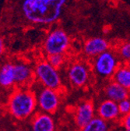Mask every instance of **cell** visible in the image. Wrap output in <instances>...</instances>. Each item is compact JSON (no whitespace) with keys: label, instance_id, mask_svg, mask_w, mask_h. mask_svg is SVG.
Listing matches in <instances>:
<instances>
[{"label":"cell","instance_id":"277c9868","mask_svg":"<svg viewBox=\"0 0 130 131\" xmlns=\"http://www.w3.org/2000/svg\"><path fill=\"white\" fill-rule=\"evenodd\" d=\"M70 45V38L67 33L62 28H55L47 35L43 50L48 56L64 55Z\"/></svg>","mask_w":130,"mask_h":131},{"label":"cell","instance_id":"ba28073f","mask_svg":"<svg viewBox=\"0 0 130 131\" xmlns=\"http://www.w3.org/2000/svg\"><path fill=\"white\" fill-rule=\"evenodd\" d=\"M95 109L93 101L87 100L77 105L74 112V120L80 129L86 126L94 118Z\"/></svg>","mask_w":130,"mask_h":131},{"label":"cell","instance_id":"e0dca14e","mask_svg":"<svg viewBox=\"0 0 130 131\" xmlns=\"http://www.w3.org/2000/svg\"><path fill=\"white\" fill-rule=\"evenodd\" d=\"M116 53L121 62L127 64L130 61V42H124L121 44L118 48Z\"/></svg>","mask_w":130,"mask_h":131},{"label":"cell","instance_id":"7a4b0ae2","mask_svg":"<svg viewBox=\"0 0 130 131\" xmlns=\"http://www.w3.org/2000/svg\"><path fill=\"white\" fill-rule=\"evenodd\" d=\"M38 106L34 91L28 88H17L9 95L6 109L11 116L18 120H24L33 114Z\"/></svg>","mask_w":130,"mask_h":131},{"label":"cell","instance_id":"ac0fdd59","mask_svg":"<svg viewBox=\"0 0 130 131\" xmlns=\"http://www.w3.org/2000/svg\"><path fill=\"white\" fill-rule=\"evenodd\" d=\"M47 61L49 62L52 67H54L56 69H58L65 63V56L64 55L48 56L47 58Z\"/></svg>","mask_w":130,"mask_h":131},{"label":"cell","instance_id":"7402d4cb","mask_svg":"<svg viewBox=\"0 0 130 131\" xmlns=\"http://www.w3.org/2000/svg\"><path fill=\"white\" fill-rule=\"evenodd\" d=\"M127 66H128V68L130 69V61L127 63Z\"/></svg>","mask_w":130,"mask_h":131},{"label":"cell","instance_id":"603a6c76","mask_svg":"<svg viewBox=\"0 0 130 131\" xmlns=\"http://www.w3.org/2000/svg\"><path fill=\"white\" fill-rule=\"evenodd\" d=\"M101 1H107V0H101Z\"/></svg>","mask_w":130,"mask_h":131},{"label":"cell","instance_id":"3957f363","mask_svg":"<svg viewBox=\"0 0 130 131\" xmlns=\"http://www.w3.org/2000/svg\"><path fill=\"white\" fill-rule=\"evenodd\" d=\"M120 59L117 53L108 50L93 58L92 68L94 73L101 78H112L118 68L120 67Z\"/></svg>","mask_w":130,"mask_h":131},{"label":"cell","instance_id":"5bb4252c","mask_svg":"<svg viewBox=\"0 0 130 131\" xmlns=\"http://www.w3.org/2000/svg\"><path fill=\"white\" fill-rule=\"evenodd\" d=\"M0 84L4 88H9L15 85L13 63L6 62L3 65L0 71Z\"/></svg>","mask_w":130,"mask_h":131},{"label":"cell","instance_id":"44dd1931","mask_svg":"<svg viewBox=\"0 0 130 131\" xmlns=\"http://www.w3.org/2000/svg\"><path fill=\"white\" fill-rule=\"evenodd\" d=\"M3 47H4V44L3 42V39L1 38V40H0V52H1V53H3L4 51Z\"/></svg>","mask_w":130,"mask_h":131},{"label":"cell","instance_id":"2e32d148","mask_svg":"<svg viewBox=\"0 0 130 131\" xmlns=\"http://www.w3.org/2000/svg\"><path fill=\"white\" fill-rule=\"evenodd\" d=\"M108 126L107 121L100 117H95L86 126L81 129V131H108Z\"/></svg>","mask_w":130,"mask_h":131},{"label":"cell","instance_id":"4fadbf2b","mask_svg":"<svg viewBox=\"0 0 130 131\" xmlns=\"http://www.w3.org/2000/svg\"><path fill=\"white\" fill-rule=\"evenodd\" d=\"M104 94L108 99L114 101L117 103L130 97L129 90L125 88L120 84L111 81L105 87Z\"/></svg>","mask_w":130,"mask_h":131},{"label":"cell","instance_id":"ffe728a7","mask_svg":"<svg viewBox=\"0 0 130 131\" xmlns=\"http://www.w3.org/2000/svg\"><path fill=\"white\" fill-rule=\"evenodd\" d=\"M122 122L125 131H130V112L122 117Z\"/></svg>","mask_w":130,"mask_h":131},{"label":"cell","instance_id":"6da1fadb","mask_svg":"<svg viewBox=\"0 0 130 131\" xmlns=\"http://www.w3.org/2000/svg\"><path fill=\"white\" fill-rule=\"evenodd\" d=\"M69 0H20L19 9L23 18L34 25L55 23Z\"/></svg>","mask_w":130,"mask_h":131},{"label":"cell","instance_id":"8992f818","mask_svg":"<svg viewBox=\"0 0 130 131\" xmlns=\"http://www.w3.org/2000/svg\"><path fill=\"white\" fill-rule=\"evenodd\" d=\"M38 106L45 113H54L60 103L59 91L43 87L36 94Z\"/></svg>","mask_w":130,"mask_h":131},{"label":"cell","instance_id":"cb8c5ba5","mask_svg":"<svg viewBox=\"0 0 130 131\" xmlns=\"http://www.w3.org/2000/svg\"><path fill=\"white\" fill-rule=\"evenodd\" d=\"M26 131H30V130H26Z\"/></svg>","mask_w":130,"mask_h":131},{"label":"cell","instance_id":"d6986e66","mask_svg":"<svg viewBox=\"0 0 130 131\" xmlns=\"http://www.w3.org/2000/svg\"><path fill=\"white\" fill-rule=\"evenodd\" d=\"M119 108L121 116H124L130 112V97L119 102Z\"/></svg>","mask_w":130,"mask_h":131},{"label":"cell","instance_id":"30bf717a","mask_svg":"<svg viewBox=\"0 0 130 131\" xmlns=\"http://www.w3.org/2000/svg\"><path fill=\"white\" fill-rule=\"evenodd\" d=\"M108 41L101 37L91 38L84 45V52L89 57L95 58L101 53L109 50Z\"/></svg>","mask_w":130,"mask_h":131},{"label":"cell","instance_id":"7c38bea8","mask_svg":"<svg viewBox=\"0 0 130 131\" xmlns=\"http://www.w3.org/2000/svg\"><path fill=\"white\" fill-rule=\"evenodd\" d=\"M31 129L32 131H55V122L49 114L38 112L32 118Z\"/></svg>","mask_w":130,"mask_h":131},{"label":"cell","instance_id":"9a60e30c","mask_svg":"<svg viewBox=\"0 0 130 131\" xmlns=\"http://www.w3.org/2000/svg\"><path fill=\"white\" fill-rule=\"evenodd\" d=\"M111 79L112 81L130 91V69L127 64H121Z\"/></svg>","mask_w":130,"mask_h":131},{"label":"cell","instance_id":"8fae6325","mask_svg":"<svg viewBox=\"0 0 130 131\" xmlns=\"http://www.w3.org/2000/svg\"><path fill=\"white\" fill-rule=\"evenodd\" d=\"M97 115L107 122L117 119L121 116L119 103L109 99L103 101L97 108Z\"/></svg>","mask_w":130,"mask_h":131},{"label":"cell","instance_id":"52a82bcc","mask_svg":"<svg viewBox=\"0 0 130 131\" xmlns=\"http://www.w3.org/2000/svg\"><path fill=\"white\" fill-rule=\"evenodd\" d=\"M68 77L74 87H84L90 79V69L83 62H73L68 69Z\"/></svg>","mask_w":130,"mask_h":131},{"label":"cell","instance_id":"9c48e42d","mask_svg":"<svg viewBox=\"0 0 130 131\" xmlns=\"http://www.w3.org/2000/svg\"><path fill=\"white\" fill-rule=\"evenodd\" d=\"M15 85L18 88H27L35 79L34 70L26 62H17L14 64Z\"/></svg>","mask_w":130,"mask_h":131},{"label":"cell","instance_id":"5b68a950","mask_svg":"<svg viewBox=\"0 0 130 131\" xmlns=\"http://www.w3.org/2000/svg\"><path fill=\"white\" fill-rule=\"evenodd\" d=\"M34 70L35 79L43 87L60 91L62 81L58 69L52 67L47 59L37 62Z\"/></svg>","mask_w":130,"mask_h":131}]
</instances>
